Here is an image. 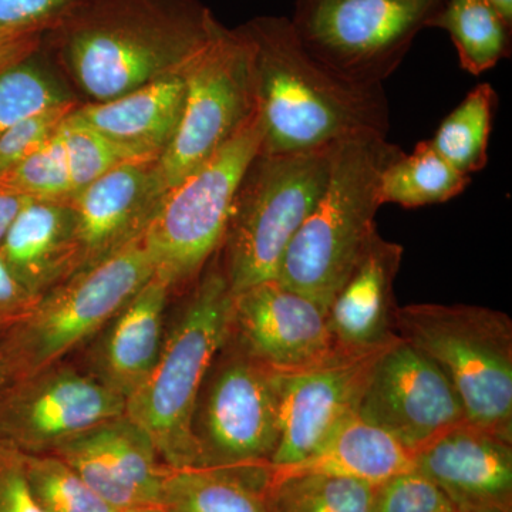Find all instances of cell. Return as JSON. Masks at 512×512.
<instances>
[{
	"mask_svg": "<svg viewBox=\"0 0 512 512\" xmlns=\"http://www.w3.org/2000/svg\"><path fill=\"white\" fill-rule=\"evenodd\" d=\"M185 96L181 70L109 101L76 109L77 116L141 160L157 161L173 138Z\"/></svg>",
	"mask_w": 512,
	"mask_h": 512,
	"instance_id": "22",
	"label": "cell"
},
{
	"mask_svg": "<svg viewBox=\"0 0 512 512\" xmlns=\"http://www.w3.org/2000/svg\"><path fill=\"white\" fill-rule=\"evenodd\" d=\"M458 512H512V443L461 423L414 454Z\"/></svg>",
	"mask_w": 512,
	"mask_h": 512,
	"instance_id": "18",
	"label": "cell"
},
{
	"mask_svg": "<svg viewBox=\"0 0 512 512\" xmlns=\"http://www.w3.org/2000/svg\"><path fill=\"white\" fill-rule=\"evenodd\" d=\"M231 332L276 372L306 369L349 352L333 338L328 311L278 279L232 295Z\"/></svg>",
	"mask_w": 512,
	"mask_h": 512,
	"instance_id": "15",
	"label": "cell"
},
{
	"mask_svg": "<svg viewBox=\"0 0 512 512\" xmlns=\"http://www.w3.org/2000/svg\"><path fill=\"white\" fill-rule=\"evenodd\" d=\"M427 28L447 32L460 67L473 76L494 69L511 53V26L485 0H444Z\"/></svg>",
	"mask_w": 512,
	"mask_h": 512,
	"instance_id": "25",
	"label": "cell"
},
{
	"mask_svg": "<svg viewBox=\"0 0 512 512\" xmlns=\"http://www.w3.org/2000/svg\"><path fill=\"white\" fill-rule=\"evenodd\" d=\"M36 53L0 73V137L33 114L72 101L36 62Z\"/></svg>",
	"mask_w": 512,
	"mask_h": 512,
	"instance_id": "30",
	"label": "cell"
},
{
	"mask_svg": "<svg viewBox=\"0 0 512 512\" xmlns=\"http://www.w3.org/2000/svg\"><path fill=\"white\" fill-rule=\"evenodd\" d=\"M264 128L258 111L200 167L160 198L146 228L144 248L156 276L171 291H185L220 251L235 195L261 153Z\"/></svg>",
	"mask_w": 512,
	"mask_h": 512,
	"instance_id": "7",
	"label": "cell"
},
{
	"mask_svg": "<svg viewBox=\"0 0 512 512\" xmlns=\"http://www.w3.org/2000/svg\"><path fill=\"white\" fill-rule=\"evenodd\" d=\"M402 153L382 134L340 141L325 190L286 249L276 278L281 284L328 311L333 295L377 232L380 180Z\"/></svg>",
	"mask_w": 512,
	"mask_h": 512,
	"instance_id": "4",
	"label": "cell"
},
{
	"mask_svg": "<svg viewBox=\"0 0 512 512\" xmlns=\"http://www.w3.org/2000/svg\"><path fill=\"white\" fill-rule=\"evenodd\" d=\"M197 466H271L279 440L276 370L229 332L204 377L191 417Z\"/></svg>",
	"mask_w": 512,
	"mask_h": 512,
	"instance_id": "9",
	"label": "cell"
},
{
	"mask_svg": "<svg viewBox=\"0 0 512 512\" xmlns=\"http://www.w3.org/2000/svg\"><path fill=\"white\" fill-rule=\"evenodd\" d=\"M370 512H458L446 494L413 470L377 485Z\"/></svg>",
	"mask_w": 512,
	"mask_h": 512,
	"instance_id": "33",
	"label": "cell"
},
{
	"mask_svg": "<svg viewBox=\"0 0 512 512\" xmlns=\"http://www.w3.org/2000/svg\"><path fill=\"white\" fill-rule=\"evenodd\" d=\"M0 512H43L30 491L25 454L0 441Z\"/></svg>",
	"mask_w": 512,
	"mask_h": 512,
	"instance_id": "36",
	"label": "cell"
},
{
	"mask_svg": "<svg viewBox=\"0 0 512 512\" xmlns=\"http://www.w3.org/2000/svg\"><path fill=\"white\" fill-rule=\"evenodd\" d=\"M74 109V101H67L33 114L6 131L0 137V177L45 146Z\"/></svg>",
	"mask_w": 512,
	"mask_h": 512,
	"instance_id": "34",
	"label": "cell"
},
{
	"mask_svg": "<svg viewBox=\"0 0 512 512\" xmlns=\"http://www.w3.org/2000/svg\"><path fill=\"white\" fill-rule=\"evenodd\" d=\"M10 377L8 375V372H6L5 366L2 365V362H0V386L2 384H5L6 382H9Z\"/></svg>",
	"mask_w": 512,
	"mask_h": 512,
	"instance_id": "42",
	"label": "cell"
},
{
	"mask_svg": "<svg viewBox=\"0 0 512 512\" xmlns=\"http://www.w3.org/2000/svg\"><path fill=\"white\" fill-rule=\"evenodd\" d=\"M170 286L154 275L72 359L124 400L143 386L163 348Z\"/></svg>",
	"mask_w": 512,
	"mask_h": 512,
	"instance_id": "17",
	"label": "cell"
},
{
	"mask_svg": "<svg viewBox=\"0 0 512 512\" xmlns=\"http://www.w3.org/2000/svg\"><path fill=\"white\" fill-rule=\"evenodd\" d=\"M232 292L220 251L168 309L163 348L143 386L126 400V416L146 431L168 468L197 466L191 417L211 362L231 325Z\"/></svg>",
	"mask_w": 512,
	"mask_h": 512,
	"instance_id": "3",
	"label": "cell"
},
{
	"mask_svg": "<svg viewBox=\"0 0 512 512\" xmlns=\"http://www.w3.org/2000/svg\"><path fill=\"white\" fill-rule=\"evenodd\" d=\"M471 177L461 174L437 153L430 140L420 141L412 153L400 154L380 180V204L420 208L443 204L463 194Z\"/></svg>",
	"mask_w": 512,
	"mask_h": 512,
	"instance_id": "26",
	"label": "cell"
},
{
	"mask_svg": "<svg viewBox=\"0 0 512 512\" xmlns=\"http://www.w3.org/2000/svg\"><path fill=\"white\" fill-rule=\"evenodd\" d=\"M154 165L156 161L121 164L70 200L79 271L103 261L144 231L160 201Z\"/></svg>",
	"mask_w": 512,
	"mask_h": 512,
	"instance_id": "19",
	"label": "cell"
},
{
	"mask_svg": "<svg viewBox=\"0 0 512 512\" xmlns=\"http://www.w3.org/2000/svg\"><path fill=\"white\" fill-rule=\"evenodd\" d=\"M512 28V0H485Z\"/></svg>",
	"mask_w": 512,
	"mask_h": 512,
	"instance_id": "40",
	"label": "cell"
},
{
	"mask_svg": "<svg viewBox=\"0 0 512 512\" xmlns=\"http://www.w3.org/2000/svg\"><path fill=\"white\" fill-rule=\"evenodd\" d=\"M46 32L43 30L0 32V73L35 55L43 45Z\"/></svg>",
	"mask_w": 512,
	"mask_h": 512,
	"instance_id": "38",
	"label": "cell"
},
{
	"mask_svg": "<svg viewBox=\"0 0 512 512\" xmlns=\"http://www.w3.org/2000/svg\"><path fill=\"white\" fill-rule=\"evenodd\" d=\"M357 416L387 431L413 457L467 421L443 370L400 336L377 357Z\"/></svg>",
	"mask_w": 512,
	"mask_h": 512,
	"instance_id": "13",
	"label": "cell"
},
{
	"mask_svg": "<svg viewBox=\"0 0 512 512\" xmlns=\"http://www.w3.org/2000/svg\"><path fill=\"white\" fill-rule=\"evenodd\" d=\"M394 328L443 370L468 423L512 443V320L474 305H397Z\"/></svg>",
	"mask_w": 512,
	"mask_h": 512,
	"instance_id": "5",
	"label": "cell"
},
{
	"mask_svg": "<svg viewBox=\"0 0 512 512\" xmlns=\"http://www.w3.org/2000/svg\"><path fill=\"white\" fill-rule=\"evenodd\" d=\"M373 485L325 474H276L268 487L269 512H370Z\"/></svg>",
	"mask_w": 512,
	"mask_h": 512,
	"instance_id": "28",
	"label": "cell"
},
{
	"mask_svg": "<svg viewBox=\"0 0 512 512\" xmlns=\"http://www.w3.org/2000/svg\"><path fill=\"white\" fill-rule=\"evenodd\" d=\"M0 258V336L12 328L37 302Z\"/></svg>",
	"mask_w": 512,
	"mask_h": 512,
	"instance_id": "37",
	"label": "cell"
},
{
	"mask_svg": "<svg viewBox=\"0 0 512 512\" xmlns=\"http://www.w3.org/2000/svg\"><path fill=\"white\" fill-rule=\"evenodd\" d=\"M220 28L197 0H87L46 40L93 99L109 101L180 72Z\"/></svg>",
	"mask_w": 512,
	"mask_h": 512,
	"instance_id": "2",
	"label": "cell"
},
{
	"mask_svg": "<svg viewBox=\"0 0 512 512\" xmlns=\"http://www.w3.org/2000/svg\"><path fill=\"white\" fill-rule=\"evenodd\" d=\"M13 276L36 298L79 271L70 201L29 200L0 245Z\"/></svg>",
	"mask_w": 512,
	"mask_h": 512,
	"instance_id": "21",
	"label": "cell"
},
{
	"mask_svg": "<svg viewBox=\"0 0 512 512\" xmlns=\"http://www.w3.org/2000/svg\"><path fill=\"white\" fill-rule=\"evenodd\" d=\"M87 0H0V32L52 29Z\"/></svg>",
	"mask_w": 512,
	"mask_h": 512,
	"instance_id": "35",
	"label": "cell"
},
{
	"mask_svg": "<svg viewBox=\"0 0 512 512\" xmlns=\"http://www.w3.org/2000/svg\"><path fill=\"white\" fill-rule=\"evenodd\" d=\"M389 345L342 353L306 369L276 372L279 440L271 461L274 470L302 463L343 421L357 414L377 357Z\"/></svg>",
	"mask_w": 512,
	"mask_h": 512,
	"instance_id": "14",
	"label": "cell"
},
{
	"mask_svg": "<svg viewBox=\"0 0 512 512\" xmlns=\"http://www.w3.org/2000/svg\"><path fill=\"white\" fill-rule=\"evenodd\" d=\"M124 412L123 397L64 359L0 386V441L23 454H50Z\"/></svg>",
	"mask_w": 512,
	"mask_h": 512,
	"instance_id": "12",
	"label": "cell"
},
{
	"mask_svg": "<svg viewBox=\"0 0 512 512\" xmlns=\"http://www.w3.org/2000/svg\"><path fill=\"white\" fill-rule=\"evenodd\" d=\"M74 468L111 507L160 505L168 471L146 431L126 413L97 424L53 453Z\"/></svg>",
	"mask_w": 512,
	"mask_h": 512,
	"instance_id": "16",
	"label": "cell"
},
{
	"mask_svg": "<svg viewBox=\"0 0 512 512\" xmlns=\"http://www.w3.org/2000/svg\"><path fill=\"white\" fill-rule=\"evenodd\" d=\"M74 110L63 120L59 128L69 163L73 197L101 175L109 173L121 164L148 161L141 160L126 148L103 136L96 128L80 119Z\"/></svg>",
	"mask_w": 512,
	"mask_h": 512,
	"instance_id": "31",
	"label": "cell"
},
{
	"mask_svg": "<svg viewBox=\"0 0 512 512\" xmlns=\"http://www.w3.org/2000/svg\"><path fill=\"white\" fill-rule=\"evenodd\" d=\"M120 512H167L161 505H147V507L128 508Z\"/></svg>",
	"mask_w": 512,
	"mask_h": 512,
	"instance_id": "41",
	"label": "cell"
},
{
	"mask_svg": "<svg viewBox=\"0 0 512 512\" xmlns=\"http://www.w3.org/2000/svg\"><path fill=\"white\" fill-rule=\"evenodd\" d=\"M0 185L32 200H72V178L60 131L32 156L3 174Z\"/></svg>",
	"mask_w": 512,
	"mask_h": 512,
	"instance_id": "32",
	"label": "cell"
},
{
	"mask_svg": "<svg viewBox=\"0 0 512 512\" xmlns=\"http://www.w3.org/2000/svg\"><path fill=\"white\" fill-rule=\"evenodd\" d=\"M25 470L43 512H120L55 454H25Z\"/></svg>",
	"mask_w": 512,
	"mask_h": 512,
	"instance_id": "29",
	"label": "cell"
},
{
	"mask_svg": "<svg viewBox=\"0 0 512 512\" xmlns=\"http://www.w3.org/2000/svg\"><path fill=\"white\" fill-rule=\"evenodd\" d=\"M404 249L376 232L333 295L328 320L333 338L349 352L383 348L399 338L394 328V281Z\"/></svg>",
	"mask_w": 512,
	"mask_h": 512,
	"instance_id": "20",
	"label": "cell"
},
{
	"mask_svg": "<svg viewBox=\"0 0 512 512\" xmlns=\"http://www.w3.org/2000/svg\"><path fill=\"white\" fill-rule=\"evenodd\" d=\"M498 96L490 83L474 87L441 121L431 144L461 174L480 173L488 163V144Z\"/></svg>",
	"mask_w": 512,
	"mask_h": 512,
	"instance_id": "27",
	"label": "cell"
},
{
	"mask_svg": "<svg viewBox=\"0 0 512 512\" xmlns=\"http://www.w3.org/2000/svg\"><path fill=\"white\" fill-rule=\"evenodd\" d=\"M29 200H32V198L20 195L18 192L0 185V245L8 234L10 225L13 224L20 210L25 207Z\"/></svg>",
	"mask_w": 512,
	"mask_h": 512,
	"instance_id": "39",
	"label": "cell"
},
{
	"mask_svg": "<svg viewBox=\"0 0 512 512\" xmlns=\"http://www.w3.org/2000/svg\"><path fill=\"white\" fill-rule=\"evenodd\" d=\"M183 113L154 165L158 200L256 114L254 59L241 30L218 29L181 69Z\"/></svg>",
	"mask_w": 512,
	"mask_h": 512,
	"instance_id": "10",
	"label": "cell"
},
{
	"mask_svg": "<svg viewBox=\"0 0 512 512\" xmlns=\"http://www.w3.org/2000/svg\"><path fill=\"white\" fill-rule=\"evenodd\" d=\"M238 29L254 59L261 153H305L365 133L387 136L383 84L355 82L320 62L303 46L291 18L262 16Z\"/></svg>",
	"mask_w": 512,
	"mask_h": 512,
	"instance_id": "1",
	"label": "cell"
},
{
	"mask_svg": "<svg viewBox=\"0 0 512 512\" xmlns=\"http://www.w3.org/2000/svg\"><path fill=\"white\" fill-rule=\"evenodd\" d=\"M338 144L305 153H259L249 165L220 249L232 295L278 278L286 249L325 190Z\"/></svg>",
	"mask_w": 512,
	"mask_h": 512,
	"instance_id": "6",
	"label": "cell"
},
{
	"mask_svg": "<svg viewBox=\"0 0 512 512\" xmlns=\"http://www.w3.org/2000/svg\"><path fill=\"white\" fill-rule=\"evenodd\" d=\"M271 466L171 468L160 505L167 512H269Z\"/></svg>",
	"mask_w": 512,
	"mask_h": 512,
	"instance_id": "24",
	"label": "cell"
},
{
	"mask_svg": "<svg viewBox=\"0 0 512 512\" xmlns=\"http://www.w3.org/2000/svg\"><path fill=\"white\" fill-rule=\"evenodd\" d=\"M444 0H296V35L316 59L355 82L383 84Z\"/></svg>",
	"mask_w": 512,
	"mask_h": 512,
	"instance_id": "11",
	"label": "cell"
},
{
	"mask_svg": "<svg viewBox=\"0 0 512 512\" xmlns=\"http://www.w3.org/2000/svg\"><path fill=\"white\" fill-rule=\"evenodd\" d=\"M156 275L141 234L37 299L0 336V362L10 380L69 359Z\"/></svg>",
	"mask_w": 512,
	"mask_h": 512,
	"instance_id": "8",
	"label": "cell"
},
{
	"mask_svg": "<svg viewBox=\"0 0 512 512\" xmlns=\"http://www.w3.org/2000/svg\"><path fill=\"white\" fill-rule=\"evenodd\" d=\"M413 468V454L403 444L355 414L343 421L302 463L282 470L272 468V471L276 474H325L377 487Z\"/></svg>",
	"mask_w": 512,
	"mask_h": 512,
	"instance_id": "23",
	"label": "cell"
}]
</instances>
